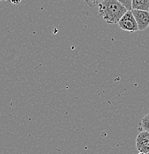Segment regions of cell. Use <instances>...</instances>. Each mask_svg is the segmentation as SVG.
I'll list each match as a JSON object with an SVG mask.
<instances>
[{
	"label": "cell",
	"mask_w": 149,
	"mask_h": 154,
	"mask_svg": "<svg viewBox=\"0 0 149 154\" xmlns=\"http://www.w3.org/2000/svg\"><path fill=\"white\" fill-rule=\"evenodd\" d=\"M100 17L108 24H118L129 10L117 0H105L98 6Z\"/></svg>",
	"instance_id": "1"
},
{
	"label": "cell",
	"mask_w": 149,
	"mask_h": 154,
	"mask_svg": "<svg viewBox=\"0 0 149 154\" xmlns=\"http://www.w3.org/2000/svg\"><path fill=\"white\" fill-rule=\"evenodd\" d=\"M118 25L122 30L131 32V33H134L139 30L138 25H137L135 17L133 14L132 10H129L124 14V16L118 22Z\"/></svg>",
	"instance_id": "2"
},
{
	"label": "cell",
	"mask_w": 149,
	"mask_h": 154,
	"mask_svg": "<svg viewBox=\"0 0 149 154\" xmlns=\"http://www.w3.org/2000/svg\"><path fill=\"white\" fill-rule=\"evenodd\" d=\"M132 12L137 21L139 30L143 31L149 28V11L132 10Z\"/></svg>",
	"instance_id": "3"
},
{
	"label": "cell",
	"mask_w": 149,
	"mask_h": 154,
	"mask_svg": "<svg viewBox=\"0 0 149 154\" xmlns=\"http://www.w3.org/2000/svg\"><path fill=\"white\" fill-rule=\"evenodd\" d=\"M136 147L139 152H149V131H142L136 138Z\"/></svg>",
	"instance_id": "4"
},
{
	"label": "cell",
	"mask_w": 149,
	"mask_h": 154,
	"mask_svg": "<svg viewBox=\"0 0 149 154\" xmlns=\"http://www.w3.org/2000/svg\"><path fill=\"white\" fill-rule=\"evenodd\" d=\"M149 11V0H132V9Z\"/></svg>",
	"instance_id": "5"
},
{
	"label": "cell",
	"mask_w": 149,
	"mask_h": 154,
	"mask_svg": "<svg viewBox=\"0 0 149 154\" xmlns=\"http://www.w3.org/2000/svg\"><path fill=\"white\" fill-rule=\"evenodd\" d=\"M140 127L142 131H149V113L145 115L142 119L140 122Z\"/></svg>",
	"instance_id": "6"
},
{
	"label": "cell",
	"mask_w": 149,
	"mask_h": 154,
	"mask_svg": "<svg viewBox=\"0 0 149 154\" xmlns=\"http://www.w3.org/2000/svg\"><path fill=\"white\" fill-rule=\"evenodd\" d=\"M85 2L91 8H95L99 6L102 2H104L105 0H85Z\"/></svg>",
	"instance_id": "7"
},
{
	"label": "cell",
	"mask_w": 149,
	"mask_h": 154,
	"mask_svg": "<svg viewBox=\"0 0 149 154\" xmlns=\"http://www.w3.org/2000/svg\"><path fill=\"white\" fill-rule=\"evenodd\" d=\"M121 4H123L128 10L132 9V0H117Z\"/></svg>",
	"instance_id": "8"
},
{
	"label": "cell",
	"mask_w": 149,
	"mask_h": 154,
	"mask_svg": "<svg viewBox=\"0 0 149 154\" xmlns=\"http://www.w3.org/2000/svg\"><path fill=\"white\" fill-rule=\"evenodd\" d=\"M11 3H13L14 5H19L20 4V2H22V0H11Z\"/></svg>",
	"instance_id": "9"
},
{
	"label": "cell",
	"mask_w": 149,
	"mask_h": 154,
	"mask_svg": "<svg viewBox=\"0 0 149 154\" xmlns=\"http://www.w3.org/2000/svg\"><path fill=\"white\" fill-rule=\"evenodd\" d=\"M138 154H147V153H143V152H139V153Z\"/></svg>",
	"instance_id": "10"
},
{
	"label": "cell",
	"mask_w": 149,
	"mask_h": 154,
	"mask_svg": "<svg viewBox=\"0 0 149 154\" xmlns=\"http://www.w3.org/2000/svg\"><path fill=\"white\" fill-rule=\"evenodd\" d=\"M147 154H149V152H148V153H147Z\"/></svg>",
	"instance_id": "11"
},
{
	"label": "cell",
	"mask_w": 149,
	"mask_h": 154,
	"mask_svg": "<svg viewBox=\"0 0 149 154\" xmlns=\"http://www.w3.org/2000/svg\"><path fill=\"white\" fill-rule=\"evenodd\" d=\"M5 1H7V0H5Z\"/></svg>",
	"instance_id": "12"
}]
</instances>
